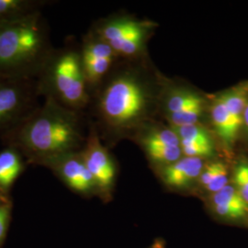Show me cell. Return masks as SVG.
<instances>
[{"mask_svg": "<svg viewBox=\"0 0 248 248\" xmlns=\"http://www.w3.org/2000/svg\"><path fill=\"white\" fill-rule=\"evenodd\" d=\"M113 49L108 44H94L87 47L84 53V61L103 58H112Z\"/></svg>", "mask_w": 248, "mask_h": 248, "instance_id": "22", "label": "cell"}, {"mask_svg": "<svg viewBox=\"0 0 248 248\" xmlns=\"http://www.w3.org/2000/svg\"><path fill=\"white\" fill-rule=\"evenodd\" d=\"M213 205H228L248 210V203L234 186L227 185L212 196Z\"/></svg>", "mask_w": 248, "mask_h": 248, "instance_id": "14", "label": "cell"}, {"mask_svg": "<svg viewBox=\"0 0 248 248\" xmlns=\"http://www.w3.org/2000/svg\"><path fill=\"white\" fill-rule=\"evenodd\" d=\"M21 170V164L18 155L11 152L5 151L0 154V185L10 186L18 177Z\"/></svg>", "mask_w": 248, "mask_h": 248, "instance_id": "13", "label": "cell"}, {"mask_svg": "<svg viewBox=\"0 0 248 248\" xmlns=\"http://www.w3.org/2000/svg\"><path fill=\"white\" fill-rule=\"evenodd\" d=\"M211 117L216 133L227 145L234 142L239 128L234 124L225 104L220 98H216L211 108Z\"/></svg>", "mask_w": 248, "mask_h": 248, "instance_id": "7", "label": "cell"}, {"mask_svg": "<svg viewBox=\"0 0 248 248\" xmlns=\"http://www.w3.org/2000/svg\"><path fill=\"white\" fill-rule=\"evenodd\" d=\"M18 93L15 89H0V119L8 115L18 104Z\"/></svg>", "mask_w": 248, "mask_h": 248, "instance_id": "20", "label": "cell"}, {"mask_svg": "<svg viewBox=\"0 0 248 248\" xmlns=\"http://www.w3.org/2000/svg\"><path fill=\"white\" fill-rule=\"evenodd\" d=\"M101 107L107 119L118 126L133 124L146 108V96L141 84L130 77L114 80L106 89Z\"/></svg>", "mask_w": 248, "mask_h": 248, "instance_id": "1", "label": "cell"}, {"mask_svg": "<svg viewBox=\"0 0 248 248\" xmlns=\"http://www.w3.org/2000/svg\"><path fill=\"white\" fill-rule=\"evenodd\" d=\"M200 182L204 188L212 193L220 191L228 184V171L221 162H215L204 168L201 176Z\"/></svg>", "mask_w": 248, "mask_h": 248, "instance_id": "10", "label": "cell"}, {"mask_svg": "<svg viewBox=\"0 0 248 248\" xmlns=\"http://www.w3.org/2000/svg\"><path fill=\"white\" fill-rule=\"evenodd\" d=\"M244 124L246 125L248 131V102L247 108H246V110H245V113H244Z\"/></svg>", "mask_w": 248, "mask_h": 248, "instance_id": "27", "label": "cell"}, {"mask_svg": "<svg viewBox=\"0 0 248 248\" xmlns=\"http://www.w3.org/2000/svg\"><path fill=\"white\" fill-rule=\"evenodd\" d=\"M54 80L58 91L71 103H78L85 91L84 77L78 58L74 54L64 55L56 64Z\"/></svg>", "mask_w": 248, "mask_h": 248, "instance_id": "4", "label": "cell"}, {"mask_svg": "<svg viewBox=\"0 0 248 248\" xmlns=\"http://www.w3.org/2000/svg\"><path fill=\"white\" fill-rule=\"evenodd\" d=\"M9 219V211L7 207H0V240L4 237Z\"/></svg>", "mask_w": 248, "mask_h": 248, "instance_id": "24", "label": "cell"}, {"mask_svg": "<svg viewBox=\"0 0 248 248\" xmlns=\"http://www.w3.org/2000/svg\"><path fill=\"white\" fill-rule=\"evenodd\" d=\"M234 184L240 195L248 203V164L241 163L234 171Z\"/></svg>", "mask_w": 248, "mask_h": 248, "instance_id": "21", "label": "cell"}, {"mask_svg": "<svg viewBox=\"0 0 248 248\" xmlns=\"http://www.w3.org/2000/svg\"><path fill=\"white\" fill-rule=\"evenodd\" d=\"M84 163L92 175L95 183L101 187H108L115 177V168L106 151L94 143L87 152Z\"/></svg>", "mask_w": 248, "mask_h": 248, "instance_id": "6", "label": "cell"}, {"mask_svg": "<svg viewBox=\"0 0 248 248\" xmlns=\"http://www.w3.org/2000/svg\"><path fill=\"white\" fill-rule=\"evenodd\" d=\"M213 208L215 213L221 217L232 220L244 219L248 215V210L228 205H213Z\"/></svg>", "mask_w": 248, "mask_h": 248, "instance_id": "23", "label": "cell"}, {"mask_svg": "<svg viewBox=\"0 0 248 248\" xmlns=\"http://www.w3.org/2000/svg\"><path fill=\"white\" fill-rule=\"evenodd\" d=\"M74 130L67 122L59 118L42 117L27 129L25 140L32 150L42 154H54L71 145Z\"/></svg>", "mask_w": 248, "mask_h": 248, "instance_id": "2", "label": "cell"}, {"mask_svg": "<svg viewBox=\"0 0 248 248\" xmlns=\"http://www.w3.org/2000/svg\"><path fill=\"white\" fill-rule=\"evenodd\" d=\"M165 248V246H164V242L162 241V240H156V241H155L154 243H153V245H151L149 248Z\"/></svg>", "mask_w": 248, "mask_h": 248, "instance_id": "26", "label": "cell"}, {"mask_svg": "<svg viewBox=\"0 0 248 248\" xmlns=\"http://www.w3.org/2000/svg\"><path fill=\"white\" fill-rule=\"evenodd\" d=\"M203 169L202 158L185 156L169 165L164 170L163 177L169 186L184 187L200 177Z\"/></svg>", "mask_w": 248, "mask_h": 248, "instance_id": "5", "label": "cell"}, {"mask_svg": "<svg viewBox=\"0 0 248 248\" xmlns=\"http://www.w3.org/2000/svg\"><path fill=\"white\" fill-rule=\"evenodd\" d=\"M18 5V2L14 0H0V14L16 9Z\"/></svg>", "mask_w": 248, "mask_h": 248, "instance_id": "25", "label": "cell"}, {"mask_svg": "<svg viewBox=\"0 0 248 248\" xmlns=\"http://www.w3.org/2000/svg\"><path fill=\"white\" fill-rule=\"evenodd\" d=\"M62 177L72 188L78 191H88L95 183L84 162L77 159H69L62 164Z\"/></svg>", "mask_w": 248, "mask_h": 248, "instance_id": "8", "label": "cell"}, {"mask_svg": "<svg viewBox=\"0 0 248 248\" xmlns=\"http://www.w3.org/2000/svg\"><path fill=\"white\" fill-rule=\"evenodd\" d=\"M112 58H103L84 61L85 70L89 79L97 80L108 69Z\"/></svg>", "mask_w": 248, "mask_h": 248, "instance_id": "19", "label": "cell"}, {"mask_svg": "<svg viewBox=\"0 0 248 248\" xmlns=\"http://www.w3.org/2000/svg\"><path fill=\"white\" fill-rule=\"evenodd\" d=\"M247 92V88L233 89L219 97L225 104L234 124L239 129L244 124V113L248 105Z\"/></svg>", "mask_w": 248, "mask_h": 248, "instance_id": "11", "label": "cell"}, {"mask_svg": "<svg viewBox=\"0 0 248 248\" xmlns=\"http://www.w3.org/2000/svg\"><path fill=\"white\" fill-rule=\"evenodd\" d=\"M175 132L177 133L180 141H193L206 143L213 142L209 133L197 124L175 127Z\"/></svg>", "mask_w": 248, "mask_h": 248, "instance_id": "16", "label": "cell"}, {"mask_svg": "<svg viewBox=\"0 0 248 248\" xmlns=\"http://www.w3.org/2000/svg\"><path fill=\"white\" fill-rule=\"evenodd\" d=\"M144 34V29L141 23L133 20H120L112 22L103 29L102 35L111 48L132 38L133 36Z\"/></svg>", "mask_w": 248, "mask_h": 248, "instance_id": "9", "label": "cell"}, {"mask_svg": "<svg viewBox=\"0 0 248 248\" xmlns=\"http://www.w3.org/2000/svg\"><path fill=\"white\" fill-rule=\"evenodd\" d=\"M203 98L192 92H177L172 95L167 103L169 116L177 115L193 108L203 106Z\"/></svg>", "mask_w": 248, "mask_h": 248, "instance_id": "12", "label": "cell"}, {"mask_svg": "<svg viewBox=\"0 0 248 248\" xmlns=\"http://www.w3.org/2000/svg\"><path fill=\"white\" fill-rule=\"evenodd\" d=\"M145 148L180 146V140L175 130H159L147 135L144 140Z\"/></svg>", "mask_w": 248, "mask_h": 248, "instance_id": "15", "label": "cell"}, {"mask_svg": "<svg viewBox=\"0 0 248 248\" xmlns=\"http://www.w3.org/2000/svg\"><path fill=\"white\" fill-rule=\"evenodd\" d=\"M152 159L160 163L173 164L180 159L182 151L180 146H169V147H154L146 149Z\"/></svg>", "mask_w": 248, "mask_h": 248, "instance_id": "18", "label": "cell"}, {"mask_svg": "<svg viewBox=\"0 0 248 248\" xmlns=\"http://www.w3.org/2000/svg\"><path fill=\"white\" fill-rule=\"evenodd\" d=\"M182 153L187 157L203 158L212 156L214 153L213 142H193V141H180Z\"/></svg>", "mask_w": 248, "mask_h": 248, "instance_id": "17", "label": "cell"}, {"mask_svg": "<svg viewBox=\"0 0 248 248\" xmlns=\"http://www.w3.org/2000/svg\"><path fill=\"white\" fill-rule=\"evenodd\" d=\"M40 45L34 27L19 24L0 30V64H14L33 55Z\"/></svg>", "mask_w": 248, "mask_h": 248, "instance_id": "3", "label": "cell"}]
</instances>
